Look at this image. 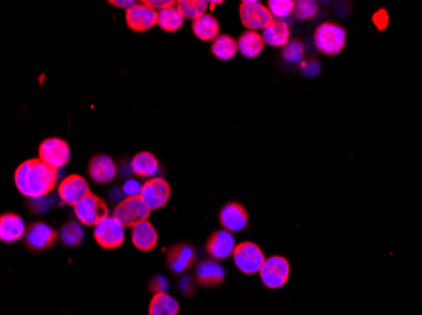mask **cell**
Instances as JSON below:
<instances>
[{
    "label": "cell",
    "mask_w": 422,
    "mask_h": 315,
    "mask_svg": "<svg viewBox=\"0 0 422 315\" xmlns=\"http://www.w3.org/2000/svg\"><path fill=\"white\" fill-rule=\"evenodd\" d=\"M132 241L140 251H151L159 243V232L150 221H143L133 227Z\"/></svg>",
    "instance_id": "ffe728a7"
},
{
    "label": "cell",
    "mask_w": 422,
    "mask_h": 315,
    "mask_svg": "<svg viewBox=\"0 0 422 315\" xmlns=\"http://www.w3.org/2000/svg\"><path fill=\"white\" fill-rule=\"evenodd\" d=\"M59 180V171L37 159H29L18 165L14 173L17 190L26 197L34 199L47 196Z\"/></svg>",
    "instance_id": "6da1fadb"
},
{
    "label": "cell",
    "mask_w": 422,
    "mask_h": 315,
    "mask_svg": "<svg viewBox=\"0 0 422 315\" xmlns=\"http://www.w3.org/2000/svg\"><path fill=\"white\" fill-rule=\"evenodd\" d=\"M196 282L205 288H214L224 282L225 270L214 259H208L198 263L195 270Z\"/></svg>",
    "instance_id": "e0dca14e"
},
{
    "label": "cell",
    "mask_w": 422,
    "mask_h": 315,
    "mask_svg": "<svg viewBox=\"0 0 422 315\" xmlns=\"http://www.w3.org/2000/svg\"><path fill=\"white\" fill-rule=\"evenodd\" d=\"M157 10L140 1L129 10H126V24L134 32H145L157 24Z\"/></svg>",
    "instance_id": "9a60e30c"
},
{
    "label": "cell",
    "mask_w": 422,
    "mask_h": 315,
    "mask_svg": "<svg viewBox=\"0 0 422 315\" xmlns=\"http://www.w3.org/2000/svg\"><path fill=\"white\" fill-rule=\"evenodd\" d=\"M89 176L95 183L106 184L117 176V165L106 154H96L89 163Z\"/></svg>",
    "instance_id": "ac0fdd59"
},
{
    "label": "cell",
    "mask_w": 422,
    "mask_h": 315,
    "mask_svg": "<svg viewBox=\"0 0 422 315\" xmlns=\"http://www.w3.org/2000/svg\"><path fill=\"white\" fill-rule=\"evenodd\" d=\"M373 23L376 24L379 31L386 29L388 26V14L384 9H379L374 15H373Z\"/></svg>",
    "instance_id": "d590c367"
},
{
    "label": "cell",
    "mask_w": 422,
    "mask_h": 315,
    "mask_svg": "<svg viewBox=\"0 0 422 315\" xmlns=\"http://www.w3.org/2000/svg\"><path fill=\"white\" fill-rule=\"evenodd\" d=\"M305 56V45L300 40H291L282 49V59L289 63L303 62Z\"/></svg>",
    "instance_id": "1f68e13d"
},
{
    "label": "cell",
    "mask_w": 422,
    "mask_h": 315,
    "mask_svg": "<svg viewBox=\"0 0 422 315\" xmlns=\"http://www.w3.org/2000/svg\"><path fill=\"white\" fill-rule=\"evenodd\" d=\"M75 215L79 222L85 226H96L103 218L109 216V208L106 202L96 194H87L79 203L73 206Z\"/></svg>",
    "instance_id": "ba28073f"
},
{
    "label": "cell",
    "mask_w": 422,
    "mask_h": 315,
    "mask_svg": "<svg viewBox=\"0 0 422 315\" xmlns=\"http://www.w3.org/2000/svg\"><path fill=\"white\" fill-rule=\"evenodd\" d=\"M131 168L136 176L151 179L159 171V160L152 153L142 151L134 155L131 162Z\"/></svg>",
    "instance_id": "cb8c5ba5"
},
{
    "label": "cell",
    "mask_w": 422,
    "mask_h": 315,
    "mask_svg": "<svg viewBox=\"0 0 422 315\" xmlns=\"http://www.w3.org/2000/svg\"><path fill=\"white\" fill-rule=\"evenodd\" d=\"M192 32L198 40L204 42L215 40L220 36V23L217 17L206 13L192 22Z\"/></svg>",
    "instance_id": "7402d4cb"
},
{
    "label": "cell",
    "mask_w": 422,
    "mask_h": 315,
    "mask_svg": "<svg viewBox=\"0 0 422 315\" xmlns=\"http://www.w3.org/2000/svg\"><path fill=\"white\" fill-rule=\"evenodd\" d=\"M238 51V40L229 34H220L217 40H212L211 53L218 59L231 61L235 57Z\"/></svg>",
    "instance_id": "484cf974"
},
{
    "label": "cell",
    "mask_w": 422,
    "mask_h": 315,
    "mask_svg": "<svg viewBox=\"0 0 422 315\" xmlns=\"http://www.w3.org/2000/svg\"><path fill=\"white\" fill-rule=\"evenodd\" d=\"M234 263L239 271H242L245 275H253L257 274L262 269L265 256L263 249L257 243L251 241H245L239 243L233 252Z\"/></svg>",
    "instance_id": "277c9868"
},
{
    "label": "cell",
    "mask_w": 422,
    "mask_h": 315,
    "mask_svg": "<svg viewBox=\"0 0 422 315\" xmlns=\"http://www.w3.org/2000/svg\"><path fill=\"white\" fill-rule=\"evenodd\" d=\"M264 43L272 47H284L291 40V31L286 20H273L263 29Z\"/></svg>",
    "instance_id": "44dd1931"
},
{
    "label": "cell",
    "mask_w": 422,
    "mask_h": 315,
    "mask_svg": "<svg viewBox=\"0 0 422 315\" xmlns=\"http://www.w3.org/2000/svg\"><path fill=\"white\" fill-rule=\"evenodd\" d=\"M219 222L224 230L229 232H240L248 226L249 216L243 204L229 202L219 212Z\"/></svg>",
    "instance_id": "5bb4252c"
},
{
    "label": "cell",
    "mask_w": 422,
    "mask_h": 315,
    "mask_svg": "<svg viewBox=\"0 0 422 315\" xmlns=\"http://www.w3.org/2000/svg\"><path fill=\"white\" fill-rule=\"evenodd\" d=\"M314 43L319 52L325 56H337L347 45V31L334 22H325L314 32Z\"/></svg>",
    "instance_id": "7a4b0ae2"
},
{
    "label": "cell",
    "mask_w": 422,
    "mask_h": 315,
    "mask_svg": "<svg viewBox=\"0 0 422 315\" xmlns=\"http://www.w3.org/2000/svg\"><path fill=\"white\" fill-rule=\"evenodd\" d=\"M184 20L185 18L182 17V14L180 13L177 7L165 8L159 10L157 15V26L163 29L165 32H177L181 26H184Z\"/></svg>",
    "instance_id": "4316f807"
},
{
    "label": "cell",
    "mask_w": 422,
    "mask_h": 315,
    "mask_svg": "<svg viewBox=\"0 0 422 315\" xmlns=\"http://www.w3.org/2000/svg\"><path fill=\"white\" fill-rule=\"evenodd\" d=\"M196 260V251L190 243H175L167 251V265L176 274L191 269Z\"/></svg>",
    "instance_id": "4fadbf2b"
},
{
    "label": "cell",
    "mask_w": 422,
    "mask_h": 315,
    "mask_svg": "<svg viewBox=\"0 0 422 315\" xmlns=\"http://www.w3.org/2000/svg\"><path fill=\"white\" fill-rule=\"evenodd\" d=\"M26 232V224L20 215L4 213L0 217V238L3 243H15L24 237Z\"/></svg>",
    "instance_id": "d6986e66"
},
{
    "label": "cell",
    "mask_w": 422,
    "mask_h": 315,
    "mask_svg": "<svg viewBox=\"0 0 422 315\" xmlns=\"http://www.w3.org/2000/svg\"><path fill=\"white\" fill-rule=\"evenodd\" d=\"M150 289L152 290L154 294H162L168 289V282L166 280L165 276L159 275L153 277L150 282Z\"/></svg>",
    "instance_id": "e575fe53"
},
{
    "label": "cell",
    "mask_w": 422,
    "mask_h": 315,
    "mask_svg": "<svg viewBox=\"0 0 422 315\" xmlns=\"http://www.w3.org/2000/svg\"><path fill=\"white\" fill-rule=\"evenodd\" d=\"M151 208L140 197H126L119 202L114 210V216L118 218L124 227H134L137 224L148 221Z\"/></svg>",
    "instance_id": "8992f818"
},
{
    "label": "cell",
    "mask_w": 422,
    "mask_h": 315,
    "mask_svg": "<svg viewBox=\"0 0 422 315\" xmlns=\"http://www.w3.org/2000/svg\"><path fill=\"white\" fill-rule=\"evenodd\" d=\"M59 238L64 245L70 246V247L79 246L84 238V230L79 224L68 222V224H64L59 231Z\"/></svg>",
    "instance_id": "f1b7e54d"
},
{
    "label": "cell",
    "mask_w": 422,
    "mask_h": 315,
    "mask_svg": "<svg viewBox=\"0 0 422 315\" xmlns=\"http://www.w3.org/2000/svg\"><path fill=\"white\" fill-rule=\"evenodd\" d=\"M57 232L50 224L45 222H34L29 224L24 235V243L28 249L42 251L50 249L57 241Z\"/></svg>",
    "instance_id": "8fae6325"
},
{
    "label": "cell",
    "mask_w": 422,
    "mask_h": 315,
    "mask_svg": "<svg viewBox=\"0 0 422 315\" xmlns=\"http://www.w3.org/2000/svg\"><path fill=\"white\" fill-rule=\"evenodd\" d=\"M109 4H112L114 7L123 8V9L129 10L131 8L134 7V6L138 4V3L134 1V0H110Z\"/></svg>",
    "instance_id": "74e56055"
},
{
    "label": "cell",
    "mask_w": 422,
    "mask_h": 315,
    "mask_svg": "<svg viewBox=\"0 0 422 315\" xmlns=\"http://www.w3.org/2000/svg\"><path fill=\"white\" fill-rule=\"evenodd\" d=\"M38 158L43 163L59 171L70 162L71 151L65 140L59 138H48L41 143Z\"/></svg>",
    "instance_id": "9c48e42d"
},
{
    "label": "cell",
    "mask_w": 422,
    "mask_h": 315,
    "mask_svg": "<svg viewBox=\"0 0 422 315\" xmlns=\"http://www.w3.org/2000/svg\"><path fill=\"white\" fill-rule=\"evenodd\" d=\"M235 247L237 245L233 233L224 229L211 233L206 241V252L214 260H224L233 256Z\"/></svg>",
    "instance_id": "2e32d148"
},
{
    "label": "cell",
    "mask_w": 422,
    "mask_h": 315,
    "mask_svg": "<svg viewBox=\"0 0 422 315\" xmlns=\"http://www.w3.org/2000/svg\"><path fill=\"white\" fill-rule=\"evenodd\" d=\"M319 4L314 0H298L295 1L293 15L298 20H309L316 17Z\"/></svg>",
    "instance_id": "4dcf8cb0"
},
{
    "label": "cell",
    "mask_w": 422,
    "mask_h": 315,
    "mask_svg": "<svg viewBox=\"0 0 422 315\" xmlns=\"http://www.w3.org/2000/svg\"><path fill=\"white\" fill-rule=\"evenodd\" d=\"M290 261L279 255L267 257L259 271L261 282L268 289H279L284 286L290 279Z\"/></svg>",
    "instance_id": "3957f363"
},
{
    "label": "cell",
    "mask_w": 422,
    "mask_h": 315,
    "mask_svg": "<svg viewBox=\"0 0 422 315\" xmlns=\"http://www.w3.org/2000/svg\"><path fill=\"white\" fill-rule=\"evenodd\" d=\"M300 71L307 77H314L320 72V65L316 59H305L300 65Z\"/></svg>",
    "instance_id": "d6a6232c"
},
{
    "label": "cell",
    "mask_w": 422,
    "mask_h": 315,
    "mask_svg": "<svg viewBox=\"0 0 422 315\" xmlns=\"http://www.w3.org/2000/svg\"><path fill=\"white\" fill-rule=\"evenodd\" d=\"M264 40L262 34L254 31H245L238 40V49L245 59H256L263 52Z\"/></svg>",
    "instance_id": "603a6c76"
},
{
    "label": "cell",
    "mask_w": 422,
    "mask_h": 315,
    "mask_svg": "<svg viewBox=\"0 0 422 315\" xmlns=\"http://www.w3.org/2000/svg\"><path fill=\"white\" fill-rule=\"evenodd\" d=\"M124 226L115 216H106L94 229V238L106 249H119L126 238Z\"/></svg>",
    "instance_id": "5b68a950"
},
{
    "label": "cell",
    "mask_w": 422,
    "mask_h": 315,
    "mask_svg": "<svg viewBox=\"0 0 422 315\" xmlns=\"http://www.w3.org/2000/svg\"><path fill=\"white\" fill-rule=\"evenodd\" d=\"M180 304L173 296L167 293L154 294L148 307L150 315H177Z\"/></svg>",
    "instance_id": "d4e9b609"
},
{
    "label": "cell",
    "mask_w": 422,
    "mask_h": 315,
    "mask_svg": "<svg viewBox=\"0 0 422 315\" xmlns=\"http://www.w3.org/2000/svg\"><path fill=\"white\" fill-rule=\"evenodd\" d=\"M90 193L89 183L79 174H71L59 184V198L68 206H76Z\"/></svg>",
    "instance_id": "7c38bea8"
},
{
    "label": "cell",
    "mask_w": 422,
    "mask_h": 315,
    "mask_svg": "<svg viewBox=\"0 0 422 315\" xmlns=\"http://www.w3.org/2000/svg\"><path fill=\"white\" fill-rule=\"evenodd\" d=\"M239 15L242 24L248 31H254V32H258L261 29L263 31L264 28L275 20L267 6L253 0L249 1L245 0L240 3Z\"/></svg>",
    "instance_id": "52a82bcc"
},
{
    "label": "cell",
    "mask_w": 422,
    "mask_h": 315,
    "mask_svg": "<svg viewBox=\"0 0 422 315\" xmlns=\"http://www.w3.org/2000/svg\"><path fill=\"white\" fill-rule=\"evenodd\" d=\"M139 197L143 199L151 210L163 208L171 197V185L163 178H151L143 183Z\"/></svg>",
    "instance_id": "30bf717a"
},
{
    "label": "cell",
    "mask_w": 422,
    "mask_h": 315,
    "mask_svg": "<svg viewBox=\"0 0 422 315\" xmlns=\"http://www.w3.org/2000/svg\"><path fill=\"white\" fill-rule=\"evenodd\" d=\"M143 3L157 12L165 8L173 7L176 4V1H172V0H145Z\"/></svg>",
    "instance_id": "8d00e7d4"
},
{
    "label": "cell",
    "mask_w": 422,
    "mask_h": 315,
    "mask_svg": "<svg viewBox=\"0 0 422 315\" xmlns=\"http://www.w3.org/2000/svg\"><path fill=\"white\" fill-rule=\"evenodd\" d=\"M143 188V184L139 183L134 179H128L123 185V192L126 197H139Z\"/></svg>",
    "instance_id": "836d02e7"
},
{
    "label": "cell",
    "mask_w": 422,
    "mask_h": 315,
    "mask_svg": "<svg viewBox=\"0 0 422 315\" xmlns=\"http://www.w3.org/2000/svg\"><path fill=\"white\" fill-rule=\"evenodd\" d=\"M270 14L275 20H284L295 10V1L293 0H270L267 3Z\"/></svg>",
    "instance_id": "f546056e"
},
{
    "label": "cell",
    "mask_w": 422,
    "mask_h": 315,
    "mask_svg": "<svg viewBox=\"0 0 422 315\" xmlns=\"http://www.w3.org/2000/svg\"><path fill=\"white\" fill-rule=\"evenodd\" d=\"M209 4H210V1H206V0H178L176 1V7L180 10V13L182 14V17L185 20H191L192 22L206 14Z\"/></svg>",
    "instance_id": "83f0119b"
}]
</instances>
